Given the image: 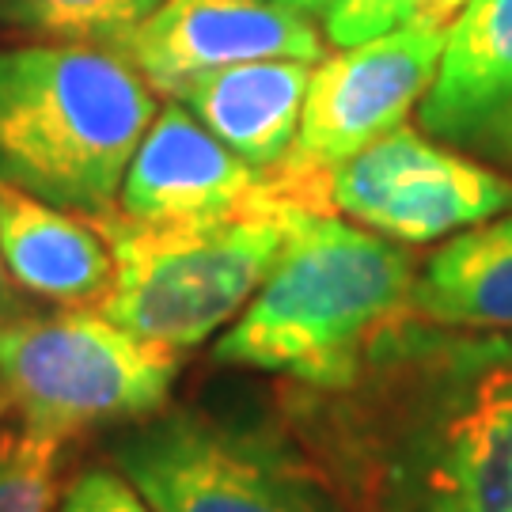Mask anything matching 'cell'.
Segmentation results:
<instances>
[{
    "instance_id": "cell-8",
    "label": "cell",
    "mask_w": 512,
    "mask_h": 512,
    "mask_svg": "<svg viewBox=\"0 0 512 512\" xmlns=\"http://www.w3.org/2000/svg\"><path fill=\"white\" fill-rule=\"evenodd\" d=\"M327 205L395 243H437L512 209V179L410 126L327 175Z\"/></svg>"
},
{
    "instance_id": "cell-13",
    "label": "cell",
    "mask_w": 512,
    "mask_h": 512,
    "mask_svg": "<svg viewBox=\"0 0 512 512\" xmlns=\"http://www.w3.org/2000/svg\"><path fill=\"white\" fill-rule=\"evenodd\" d=\"M0 255L19 293L57 308L103 304L114 255L99 224L0 186Z\"/></svg>"
},
{
    "instance_id": "cell-18",
    "label": "cell",
    "mask_w": 512,
    "mask_h": 512,
    "mask_svg": "<svg viewBox=\"0 0 512 512\" xmlns=\"http://www.w3.org/2000/svg\"><path fill=\"white\" fill-rule=\"evenodd\" d=\"M54 512H152L141 490L114 463H92L69 482Z\"/></svg>"
},
{
    "instance_id": "cell-14",
    "label": "cell",
    "mask_w": 512,
    "mask_h": 512,
    "mask_svg": "<svg viewBox=\"0 0 512 512\" xmlns=\"http://www.w3.org/2000/svg\"><path fill=\"white\" fill-rule=\"evenodd\" d=\"M406 315L448 330L512 334V209L444 239L418 266Z\"/></svg>"
},
{
    "instance_id": "cell-3",
    "label": "cell",
    "mask_w": 512,
    "mask_h": 512,
    "mask_svg": "<svg viewBox=\"0 0 512 512\" xmlns=\"http://www.w3.org/2000/svg\"><path fill=\"white\" fill-rule=\"evenodd\" d=\"M156 110L148 80L110 46H0V186L107 217Z\"/></svg>"
},
{
    "instance_id": "cell-7",
    "label": "cell",
    "mask_w": 512,
    "mask_h": 512,
    "mask_svg": "<svg viewBox=\"0 0 512 512\" xmlns=\"http://www.w3.org/2000/svg\"><path fill=\"white\" fill-rule=\"evenodd\" d=\"M448 23L410 19L399 31L368 38L315 61L293 152L274 171L281 190L300 205H327V175L421 107L440 65Z\"/></svg>"
},
{
    "instance_id": "cell-16",
    "label": "cell",
    "mask_w": 512,
    "mask_h": 512,
    "mask_svg": "<svg viewBox=\"0 0 512 512\" xmlns=\"http://www.w3.org/2000/svg\"><path fill=\"white\" fill-rule=\"evenodd\" d=\"M73 440L0 425V512H54Z\"/></svg>"
},
{
    "instance_id": "cell-15",
    "label": "cell",
    "mask_w": 512,
    "mask_h": 512,
    "mask_svg": "<svg viewBox=\"0 0 512 512\" xmlns=\"http://www.w3.org/2000/svg\"><path fill=\"white\" fill-rule=\"evenodd\" d=\"M164 0H0V35L118 50Z\"/></svg>"
},
{
    "instance_id": "cell-17",
    "label": "cell",
    "mask_w": 512,
    "mask_h": 512,
    "mask_svg": "<svg viewBox=\"0 0 512 512\" xmlns=\"http://www.w3.org/2000/svg\"><path fill=\"white\" fill-rule=\"evenodd\" d=\"M425 12H429V0H334L323 16V31L334 50H349L368 38L399 31Z\"/></svg>"
},
{
    "instance_id": "cell-22",
    "label": "cell",
    "mask_w": 512,
    "mask_h": 512,
    "mask_svg": "<svg viewBox=\"0 0 512 512\" xmlns=\"http://www.w3.org/2000/svg\"><path fill=\"white\" fill-rule=\"evenodd\" d=\"M459 4H463V0H429V12H425V16L444 19V23H448V19H452V12H459Z\"/></svg>"
},
{
    "instance_id": "cell-20",
    "label": "cell",
    "mask_w": 512,
    "mask_h": 512,
    "mask_svg": "<svg viewBox=\"0 0 512 512\" xmlns=\"http://www.w3.org/2000/svg\"><path fill=\"white\" fill-rule=\"evenodd\" d=\"M486 152H497L501 160H509V164H512V114L505 118V126L497 129V137L490 141V148H486Z\"/></svg>"
},
{
    "instance_id": "cell-21",
    "label": "cell",
    "mask_w": 512,
    "mask_h": 512,
    "mask_svg": "<svg viewBox=\"0 0 512 512\" xmlns=\"http://www.w3.org/2000/svg\"><path fill=\"white\" fill-rule=\"evenodd\" d=\"M270 4H285V8H296V12H315V16H327V8L334 0H270Z\"/></svg>"
},
{
    "instance_id": "cell-12",
    "label": "cell",
    "mask_w": 512,
    "mask_h": 512,
    "mask_svg": "<svg viewBox=\"0 0 512 512\" xmlns=\"http://www.w3.org/2000/svg\"><path fill=\"white\" fill-rule=\"evenodd\" d=\"M315 61H243L186 76L167 99L183 103L224 148L258 171H277L293 152Z\"/></svg>"
},
{
    "instance_id": "cell-10",
    "label": "cell",
    "mask_w": 512,
    "mask_h": 512,
    "mask_svg": "<svg viewBox=\"0 0 512 512\" xmlns=\"http://www.w3.org/2000/svg\"><path fill=\"white\" fill-rule=\"evenodd\" d=\"M118 54L148 80L171 92L186 76L243 65V61H323L327 35L296 12L270 0H164L118 46Z\"/></svg>"
},
{
    "instance_id": "cell-6",
    "label": "cell",
    "mask_w": 512,
    "mask_h": 512,
    "mask_svg": "<svg viewBox=\"0 0 512 512\" xmlns=\"http://www.w3.org/2000/svg\"><path fill=\"white\" fill-rule=\"evenodd\" d=\"M183 357L129 334L103 311L0 319V384L19 425L76 440L164 410Z\"/></svg>"
},
{
    "instance_id": "cell-1",
    "label": "cell",
    "mask_w": 512,
    "mask_h": 512,
    "mask_svg": "<svg viewBox=\"0 0 512 512\" xmlns=\"http://www.w3.org/2000/svg\"><path fill=\"white\" fill-rule=\"evenodd\" d=\"M274 421L342 512H512V334L403 315L346 384H281Z\"/></svg>"
},
{
    "instance_id": "cell-9",
    "label": "cell",
    "mask_w": 512,
    "mask_h": 512,
    "mask_svg": "<svg viewBox=\"0 0 512 512\" xmlns=\"http://www.w3.org/2000/svg\"><path fill=\"white\" fill-rule=\"evenodd\" d=\"M293 202L274 171H258L224 148L175 99L156 110L118 190V213L145 224H194Z\"/></svg>"
},
{
    "instance_id": "cell-11",
    "label": "cell",
    "mask_w": 512,
    "mask_h": 512,
    "mask_svg": "<svg viewBox=\"0 0 512 512\" xmlns=\"http://www.w3.org/2000/svg\"><path fill=\"white\" fill-rule=\"evenodd\" d=\"M512 114V0H463L448 23L421 129L448 145L490 148Z\"/></svg>"
},
{
    "instance_id": "cell-4",
    "label": "cell",
    "mask_w": 512,
    "mask_h": 512,
    "mask_svg": "<svg viewBox=\"0 0 512 512\" xmlns=\"http://www.w3.org/2000/svg\"><path fill=\"white\" fill-rule=\"evenodd\" d=\"M289 209L194 224H145L118 209L95 217L114 255V285L99 311L179 357L205 346L274 270L289 236Z\"/></svg>"
},
{
    "instance_id": "cell-5",
    "label": "cell",
    "mask_w": 512,
    "mask_h": 512,
    "mask_svg": "<svg viewBox=\"0 0 512 512\" xmlns=\"http://www.w3.org/2000/svg\"><path fill=\"white\" fill-rule=\"evenodd\" d=\"M107 459L152 512H342L323 475L277 421L164 406L122 425Z\"/></svg>"
},
{
    "instance_id": "cell-2",
    "label": "cell",
    "mask_w": 512,
    "mask_h": 512,
    "mask_svg": "<svg viewBox=\"0 0 512 512\" xmlns=\"http://www.w3.org/2000/svg\"><path fill=\"white\" fill-rule=\"evenodd\" d=\"M414 274L395 239L293 205L274 270L213 342V365L300 387L346 384L372 338L406 315Z\"/></svg>"
},
{
    "instance_id": "cell-23",
    "label": "cell",
    "mask_w": 512,
    "mask_h": 512,
    "mask_svg": "<svg viewBox=\"0 0 512 512\" xmlns=\"http://www.w3.org/2000/svg\"><path fill=\"white\" fill-rule=\"evenodd\" d=\"M12 414V403H8V391H4V384H0V425H4V418Z\"/></svg>"
},
{
    "instance_id": "cell-19",
    "label": "cell",
    "mask_w": 512,
    "mask_h": 512,
    "mask_svg": "<svg viewBox=\"0 0 512 512\" xmlns=\"http://www.w3.org/2000/svg\"><path fill=\"white\" fill-rule=\"evenodd\" d=\"M19 289L12 285V277H8V270H4V255H0V319H12V315H19Z\"/></svg>"
}]
</instances>
